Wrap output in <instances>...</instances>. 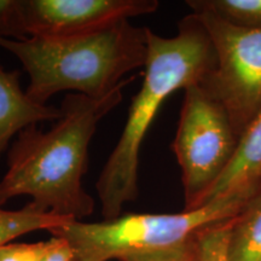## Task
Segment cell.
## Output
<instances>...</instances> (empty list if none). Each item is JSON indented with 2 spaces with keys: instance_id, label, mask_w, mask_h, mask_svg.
<instances>
[{
  "instance_id": "cell-1",
  "label": "cell",
  "mask_w": 261,
  "mask_h": 261,
  "mask_svg": "<svg viewBox=\"0 0 261 261\" xmlns=\"http://www.w3.org/2000/svg\"><path fill=\"white\" fill-rule=\"evenodd\" d=\"M128 76L103 98L67 93L61 117L50 129L37 125L18 133L8 154V171L0 180V207L11 198L29 196L39 210L83 221L94 211V200L83 185L89 146L104 116L119 106Z\"/></svg>"
},
{
  "instance_id": "cell-2",
  "label": "cell",
  "mask_w": 261,
  "mask_h": 261,
  "mask_svg": "<svg viewBox=\"0 0 261 261\" xmlns=\"http://www.w3.org/2000/svg\"><path fill=\"white\" fill-rule=\"evenodd\" d=\"M214 65L210 35L192 12L179 22L178 33L172 38L149 28L142 86L133 97L119 142L96 184L104 220L120 217L125 204L138 197L140 149L163 102L175 91L203 83Z\"/></svg>"
},
{
  "instance_id": "cell-3",
  "label": "cell",
  "mask_w": 261,
  "mask_h": 261,
  "mask_svg": "<svg viewBox=\"0 0 261 261\" xmlns=\"http://www.w3.org/2000/svg\"><path fill=\"white\" fill-rule=\"evenodd\" d=\"M148 27L121 21L98 31L64 37L0 38V47L11 52L28 73L25 92L46 106L60 92L103 98L119 87L126 74L144 68Z\"/></svg>"
},
{
  "instance_id": "cell-4",
  "label": "cell",
  "mask_w": 261,
  "mask_h": 261,
  "mask_svg": "<svg viewBox=\"0 0 261 261\" xmlns=\"http://www.w3.org/2000/svg\"><path fill=\"white\" fill-rule=\"evenodd\" d=\"M260 185V184H259ZM218 197L192 211L173 214L130 213L100 223L71 220L48 231L65 238L79 261H109L133 253L177 246L200 231L224 223L242 211L256 189Z\"/></svg>"
},
{
  "instance_id": "cell-5",
  "label": "cell",
  "mask_w": 261,
  "mask_h": 261,
  "mask_svg": "<svg viewBox=\"0 0 261 261\" xmlns=\"http://www.w3.org/2000/svg\"><path fill=\"white\" fill-rule=\"evenodd\" d=\"M240 136L226 109L201 84L184 90L172 149L181 172L184 211L204 204L205 197L232 161Z\"/></svg>"
},
{
  "instance_id": "cell-6",
  "label": "cell",
  "mask_w": 261,
  "mask_h": 261,
  "mask_svg": "<svg viewBox=\"0 0 261 261\" xmlns=\"http://www.w3.org/2000/svg\"><path fill=\"white\" fill-rule=\"evenodd\" d=\"M192 14L215 52L214 69L201 85L223 104L241 137L261 112V28L240 27L208 12Z\"/></svg>"
},
{
  "instance_id": "cell-7",
  "label": "cell",
  "mask_w": 261,
  "mask_h": 261,
  "mask_svg": "<svg viewBox=\"0 0 261 261\" xmlns=\"http://www.w3.org/2000/svg\"><path fill=\"white\" fill-rule=\"evenodd\" d=\"M158 0H23L31 37H64L98 31L154 14Z\"/></svg>"
},
{
  "instance_id": "cell-8",
  "label": "cell",
  "mask_w": 261,
  "mask_h": 261,
  "mask_svg": "<svg viewBox=\"0 0 261 261\" xmlns=\"http://www.w3.org/2000/svg\"><path fill=\"white\" fill-rule=\"evenodd\" d=\"M60 117V108L35 103L22 89L18 71L5 70L0 64V156L21 130Z\"/></svg>"
},
{
  "instance_id": "cell-9",
  "label": "cell",
  "mask_w": 261,
  "mask_h": 261,
  "mask_svg": "<svg viewBox=\"0 0 261 261\" xmlns=\"http://www.w3.org/2000/svg\"><path fill=\"white\" fill-rule=\"evenodd\" d=\"M260 182L261 112L241 135L232 161L205 197L204 204L218 197L250 190L256 188Z\"/></svg>"
},
{
  "instance_id": "cell-10",
  "label": "cell",
  "mask_w": 261,
  "mask_h": 261,
  "mask_svg": "<svg viewBox=\"0 0 261 261\" xmlns=\"http://www.w3.org/2000/svg\"><path fill=\"white\" fill-rule=\"evenodd\" d=\"M228 261H261V182L231 221Z\"/></svg>"
},
{
  "instance_id": "cell-11",
  "label": "cell",
  "mask_w": 261,
  "mask_h": 261,
  "mask_svg": "<svg viewBox=\"0 0 261 261\" xmlns=\"http://www.w3.org/2000/svg\"><path fill=\"white\" fill-rule=\"evenodd\" d=\"M69 221L71 219L39 210L32 202L16 211L0 207V248L22 234L39 230L51 231Z\"/></svg>"
},
{
  "instance_id": "cell-12",
  "label": "cell",
  "mask_w": 261,
  "mask_h": 261,
  "mask_svg": "<svg viewBox=\"0 0 261 261\" xmlns=\"http://www.w3.org/2000/svg\"><path fill=\"white\" fill-rule=\"evenodd\" d=\"M192 12H208L234 25L261 28V0H190Z\"/></svg>"
},
{
  "instance_id": "cell-13",
  "label": "cell",
  "mask_w": 261,
  "mask_h": 261,
  "mask_svg": "<svg viewBox=\"0 0 261 261\" xmlns=\"http://www.w3.org/2000/svg\"><path fill=\"white\" fill-rule=\"evenodd\" d=\"M232 219L213 225L197 233V244L202 261H228V234Z\"/></svg>"
},
{
  "instance_id": "cell-14",
  "label": "cell",
  "mask_w": 261,
  "mask_h": 261,
  "mask_svg": "<svg viewBox=\"0 0 261 261\" xmlns=\"http://www.w3.org/2000/svg\"><path fill=\"white\" fill-rule=\"evenodd\" d=\"M119 261H202L197 244V234L177 246L151 252L133 253Z\"/></svg>"
},
{
  "instance_id": "cell-15",
  "label": "cell",
  "mask_w": 261,
  "mask_h": 261,
  "mask_svg": "<svg viewBox=\"0 0 261 261\" xmlns=\"http://www.w3.org/2000/svg\"><path fill=\"white\" fill-rule=\"evenodd\" d=\"M0 38L11 40L28 38L23 0H0Z\"/></svg>"
},
{
  "instance_id": "cell-16",
  "label": "cell",
  "mask_w": 261,
  "mask_h": 261,
  "mask_svg": "<svg viewBox=\"0 0 261 261\" xmlns=\"http://www.w3.org/2000/svg\"><path fill=\"white\" fill-rule=\"evenodd\" d=\"M73 247L65 238L52 236L50 240L41 242V249L38 261H74Z\"/></svg>"
},
{
  "instance_id": "cell-17",
  "label": "cell",
  "mask_w": 261,
  "mask_h": 261,
  "mask_svg": "<svg viewBox=\"0 0 261 261\" xmlns=\"http://www.w3.org/2000/svg\"><path fill=\"white\" fill-rule=\"evenodd\" d=\"M41 242L9 243L0 248V261H38Z\"/></svg>"
},
{
  "instance_id": "cell-18",
  "label": "cell",
  "mask_w": 261,
  "mask_h": 261,
  "mask_svg": "<svg viewBox=\"0 0 261 261\" xmlns=\"http://www.w3.org/2000/svg\"><path fill=\"white\" fill-rule=\"evenodd\" d=\"M74 261H79V260H76V259H75V260H74Z\"/></svg>"
}]
</instances>
